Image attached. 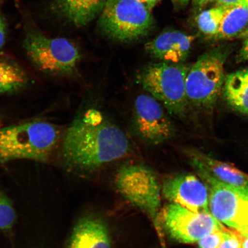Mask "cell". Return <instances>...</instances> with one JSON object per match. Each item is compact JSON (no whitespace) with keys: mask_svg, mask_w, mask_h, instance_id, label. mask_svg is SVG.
Segmentation results:
<instances>
[{"mask_svg":"<svg viewBox=\"0 0 248 248\" xmlns=\"http://www.w3.org/2000/svg\"><path fill=\"white\" fill-rule=\"evenodd\" d=\"M62 156L70 168L92 171L128 154L131 147L125 133L91 108L78 116L64 136Z\"/></svg>","mask_w":248,"mask_h":248,"instance_id":"obj_1","label":"cell"},{"mask_svg":"<svg viewBox=\"0 0 248 248\" xmlns=\"http://www.w3.org/2000/svg\"><path fill=\"white\" fill-rule=\"evenodd\" d=\"M191 156L200 161L219 181L238 187H248V175L231 164L216 159L200 152H193Z\"/></svg>","mask_w":248,"mask_h":248,"instance_id":"obj_15","label":"cell"},{"mask_svg":"<svg viewBox=\"0 0 248 248\" xmlns=\"http://www.w3.org/2000/svg\"><path fill=\"white\" fill-rule=\"evenodd\" d=\"M15 219L16 213L11 201L0 193V230L11 228Z\"/></svg>","mask_w":248,"mask_h":248,"instance_id":"obj_20","label":"cell"},{"mask_svg":"<svg viewBox=\"0 0 248 248\" xmlns=\"http://www.w3.org/2000/svg\"><path fill=\"white\" fill-rule=\"evenodd\" d=\"M133 128L139 137L148 144L159 145L173 137L175 128L156 99L141 94L135 102Z\"/></svg>","mask_w":248,"mask_h":248,"instance_id":"obj_9","label":"cell"},{"mask_svg":"<svg viewBox=\"0 0 248 248\" xmlns=\"http://www.w3.org/2000/svg\"><path fill=\"white\" fill-rule=\"evenodd\" d=\"M108 0H52L55 13L76 27L85 26L101 14Z\"/></svg>","mask_w":248,"mask_h":248,"instance_id":"obj_13","label":"cell"},{"mask_svg":"<svg viewBox=\"0 0 248 248\" xmlns=\"http://www.w3.org/2000/svg\"><path fill=\"white\" fill-rule=\"evenodd\" d=\"M224 96L229 106L248 116V69L235 71L226 78Z\"/></svg>","mask_w":248,"mask_h":248,"instance_id":"obj_14","label":"cell"},{"mask_svg":"<svg viewBox=\"0 0 248 248\" xmlns=\"http://www.w3.org/2000/svg\"><path fill=\"white\" fill-rule=\"evenodd\" d=\"M190 69L182 63H153L142 70L138 82L153 97L162 102L170 115L182 117L188 102L186 80Z\"/></svg>","mask_w":248,"mask_h":248,"instance_id":"obj_3","label":"cell"},{"mask_svg":"<svg viewBox=\"0 0 248 248\" xmlns=\"http://www.w3.org/2000/svg\"><path fill=\"white\" fill-rule=\"evenodd\" d=\"M228 9L225 6L216 5L215 7L202 12L196 19L198 29L201 32L207 36L215 38Z\"/></svg>","mask_w":248,"mask_h":248,"instance_id":"obj_19","label":"cell"},{"mask_svg":"<svg viewBox=\"0 0 248 248\" xmlns=\"http://www.w3.org/2000/svg\"><path fill=\"white\" fill-rule=\"evenodd\" d=\"M115 182L123 197L146 214L162 241V188L155 173L147 166L128 164L117 172Z\"/></svg>","mask_w":248,"mask_h":248,"instance_id":"obj_2","label":"cell"},{"mask_svg":"<svg viewBox=\"0 0 248 248\" xmlns=\"http://www.w3.org/2000/svg\"><path fill=\"white\" fill-rule=\"evenodd\" d=\"M7 27L0 5V50L4 47L7 39Z\"/></svg>","mask_w":248,"mask_h":248,"instance_id":"obj_23","label":"cell"},{"mask_svg":"<svg viewBox=\"0 0 248 248\" xmlns=\"http://www.w3.org/2000/svg\"><path fill=\"white\" fill-rule=\"evenodd\" d=\"M229 49L216 48L201 55L190 67L186 80L188 101L198 108L209 109L215 105L226 77L224 65Z\"/></svg>","mask_w":248,"mask_h":248,"instance_id":"obj_5","label":"cell"},{"mask_svg":"<svg viewBox=\"0 0 248 248\" xmlns=\"http://www.w3.org/2000/svg\"><path fill=\"white\" fill-rule=\"evenodd\" d=\"M194 36L178 31H166L145 45L152 57L164 62L182 63L188 57Z\"/></svg>","mask_w":248,"mask_h":248,"instance_id":"obj_11","label":"cell"},{"mask_svg":"<svg viewBox=\"0 0 248 248\" xmlns=\"http://www.w3.org/2000/svg\"><path fill=\"white\" fill-rule=\"evenodd\" d=\"M67 248H111L106 223L95 217H82L74 226Z\"/></svg>","mask_w":248,"mask_h":248,"instance_id":"obj_12","label":"cell"},{"mask_svg":"<svg viewBox=\"0 0 248 248\" xmlns=\"http://www.w3.org/2000/svg\"><path fill=\"white\" fill-rule=\"evenodd\" d=\"M28 83L29 78L19 65L0 59V94L19 91Z\"/></svg>","mask_w":248,"mask_h":248,"instance_id":"obj_17","label":"cell"},{"mask_svg":"<svg viewBox=\"0 0 248 248\" xmlns=\"http://www.w3.org/2000/svg\"><path fill=\"white\" fill-rule=\"evenodd\" d=\"M154 25L150 10L139 0H108L99 19L105 35L124 42L147 35Z\"/></svg>","mask_w":248,"mask_h":248,"instance_id":"obj_6","label":"cell"},{"mask_svg":"<svg viewBox=\"0 0 248 248\" xmlns=\"http://www.w3.org/2000/svg\"><path fill=\"white\" fill-rule=\"evenodd\" d=\"M139 1L151 11L161 0H139Z\"/></svg>","mask_w":248,"mask_h":248,"instance_id":"obj_27","label":"cell"},{"mask_svg":"<svg viewBox=\"0 0 248 248\" xmlns=\"http://www.w3.org/2000/svg\"><path fill=\"white\" fill-rule=\"evenodd\" d=\"M239 58L240 60L248 62V37L244 39L239 52Z\"/></svg>","mask_w":248,"mask_h":248,"instance_id":"obj_24","label":"cell"},{"mask_svg":"<svg viewBox=\"0 0 248 248\" xmlns=\"http://www.w3.org/2000/svg\"><path fill=\"white\" fill-rule=\"evenodd\" d=\"M244 0H217L216 5L225 6V7L229 8L240 4Z\"/></svg>","mask_w":248,"mask_h":248,"instance_id":"obj_26","label":"cell"},{"mask_svg":"<svg viewBox=\"0 0 248 248\" xmlns=\"http://www.w3.org/2000/svg\"><path fill=\"white\" fill-rule=\"evenodd\" d=\"M164 198L194 213H210L209 191L196 176L181 174L166 180L162 188Z\"/></svg>","mask_w":248,"mask_h":248,"instance_id":"obj_10","label":"cell"},{"mask_svg":"<svg viewBox=\"0 0 248 248\" xmlns=\"http://www.w3.org/2000/svg\"><path fill=\"white\" fill-rule=\"evenodd\" d=\"M16 159H26L17 126L0 128V163Z\"/></svg>","mask_w":248,"mask_h":248,"instance_id":"obj_18","label":"cell"},{"mask_svg":"<svg viewBox=\"0 0 248 248\" xmlns=\"http://www.w3.org/2000/svg\"><path fill=\"white\" fill-rule=\"evenodd\" d=\"M190 164L209 191V205L214 217L238 231L248 225V187H238L219 181L196 158Z\"/></svg>","mask_w":248,"mask_h":248,"instance_id":"obj_4","label":"cell"},{"mask_svg":"<svg viewBox=\"0 0 248 248\" xmlns=\"http://www.w3.org/2000/svg\"><path fill=\"white\" fill-rule=\"evenodd\" d=\"M242 235L237 230H229L226 232L224 241L218 248H241Z\"/></svg>","mask_w":248,"mask_h":248,"instance_id":"obj_22","label":"cell"},{"mask_svg":"<svg viewBox=\"0 0 248 248\" xmlns=\"http://www.w3.org/2000/svg\"><path fill=\"white\" fill-rule=\"evenodd\" d=\"M24 50L32 63L43 72L66 75L73 73L80 60L77 46L63 38H51L30 30L25 35Z\"/></svg>","mask_w":248,"mask_h":248,"instance_id":"obj_7","label":"cell"},{"mask_svg":"<svg viewBox=\"0 0 248 248\" xmlns=\"http://www.w3.org/2000/svg\"><path fill=\"white\" fill-rule=\"evenodd\" d=\"M241 38L246 39L248 37V25L246 30H245L243 32H242L239 36Z\"/></svg>","mask_w":248,"mask_h":248,"instance_id":"obj_31","label":"cell"},{"mask_svg":"<svg viewBox=\"0 0 248 248\" xmlns=\"http://www.w3.org/2000/svg\"><path fill=\"white\" fill-rule=\"evenodd\" d=\"M244 237H248V225L237 231Z\"/></svg>","mask_w":248,"mask_h":248,"instance_id":"obj_29","label":"cell"},{"mask_svg":"<svg viewBox=\"0 0 248 248\" xmlns=\"http://www.w3.org/2000/svg\"><path fill=\"white\" fill-rule=\"evenodd\" d=\"M226 231H217L210 233L198 241V246L200 248H218L224 241Z\"/></svg>","mask_w":248,"mask_h":248,"instance_id":"obj_21","label":"cell"},{"mask_svg":"<svg viewBox=\"0 0 248 248\" xmlns=\"http://www.w3.org/2000/svg\"><path fill=\"white\" fill-rule=\"evenodd\" d=\"M214 1H217V0H191L193 7L198 11L201 10L202 9L205 7L207 4Z\"/></svg>","mask_w":248,"mask_h":248,"instance_id":"obj_25","label":"cell"},{"mask_svg":"<svg viewBox=\"0 0 248 248\" xmlns=\"http://www.w3.org/2000/svg\"><path fill=\"white\" fill-rule=\"evenodd\" d=\"M241 248H248V237L243 236V238H242Z\"/></svg>","mask_w":248,"mask_h":248,"instance_id":"obj_30","label":"cell"},{"mask_svg":"<svg viewBox=\"0 0 248 248\" xmlns=\"http://www.w3.org/2000/svg\"><path fill=\"white\" fill-rule=\"evenodd\" d=\"M163 229L171 239L181 243H194L217 231L227 230L211 213H194L170 203L161 213Z\"/></svg>","mask_w":248,"mask_h":248,"instance_id":"obj_8","label":"cell"},{"mask_svg":"<svg viewBox=\"0 0 248 248\" xmlns=\"http://www.w3.org/2000/svg\"><path fill=\"white\" fill-rule=\"evenodd\" d=\"M248 25V0H244L226 11L216 39L226 40L238 36Z\"/></svg>","mask_w":248,"mask_h":248,"instance_id":"obj_16","label":"cell"},{"mask_svg":"<svg viewBox=\"0 0 248 248\" xmlns=\"http://www.w3.org/2000/svg\"><path fill=\"white\" fill-rule=\"evenodd\" d=\"M172 4L177 7H184L187 5L190 0H170Z\"/></svg>","mask_w":248,"mask_h":248,"instance_id":"obj_28","label":"cell"}]
</instances>
